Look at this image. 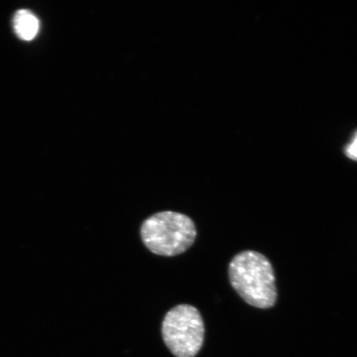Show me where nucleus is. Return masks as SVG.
Segmentation results:
<instances>
[{"instance_id": "obj_1", "label": "nucleus", "mask_w": 357, "mask_h": 357, "mask_svg": "<svg viewBox=\"0 0 357 357\" xmlns=\"http://www.w3.org/2000/svg\"><path fill=\"white\" fill-rule=\"evenodd\" d=\"M231 287L248 305L268 309L276 297L273 268L262 254L245 251L238 254L229 265Z\"/></svg>"}, {"instance_id": "obj_2", "label": "nucleus", "mask_w": 357, "mask_h": 357, "mask_svg": "<svg viewBox=\"0 0 357 357\" xmlns=\"http://www.w3.org/2000/svg\"><path fill=\"white\" fill-rule=\"evenodd\" d=\"M197 235L195 223L188 216L176 212L154 214L142 223V242L156 255L175 257L185 252Z\"/></svg>"}, {"instance_id": "obj_3", "label": "nucleus", "mask_w": 357, "mask_h": 357, "mask_svg": "<svg viewBox=\"0 0 357 357\" xmlns=\"http://www.w3.org/2000/svg\"><path fill=\"white\" fill-rule=\"evenodd\" d=\"M163 340L176 357H194L204 344V324L195 307L181 305L169 310L163 320Z\"/></svg>"}, {"instance_id": "obj_4", "label": "nucleus", "mask_w": 357, "mask_h": 357, "mask_svg": "<svg viewBox=\"0 0 357 357\" xmlns=\"http://www.w3.org/2000/svg\"><path fill=\"white\" fill-rule=\"evenodd\" d=\"M13 29L17 37L22 41H32L40 29L39 20L33 12L17 10L13 17Z\"/></svg>"}, {"instance_id": "obj_5", "label": "nucleus", "mask_w": 357, "mask_h": 357, "mask_svg": "<svg viewBox=\"0 0 357 357\" xmlns=\"http://www.w3.org/2000/svg\"><path fill=\"white\" fill-rule=\"evenodd\" d=\"M346 155L351 160H357V132L351 144L346 147Z\"/></svg>"}]
</instances>
